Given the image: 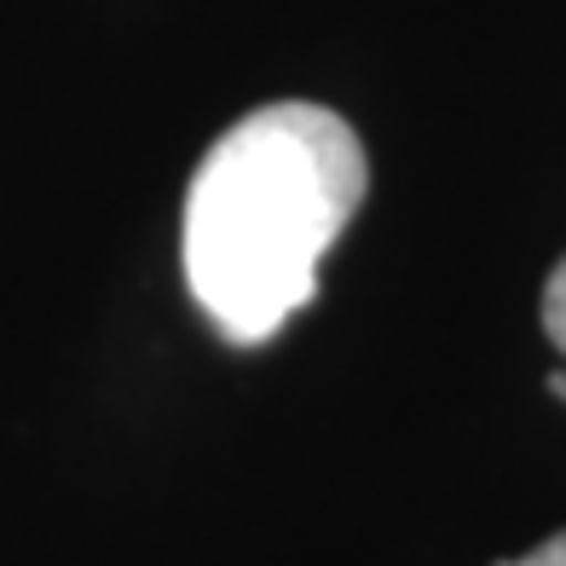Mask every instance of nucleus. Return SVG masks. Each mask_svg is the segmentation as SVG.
<instances>
[{"instance_id": "nucleus-4", "label": "nucleus", "mask_w": 566, "mask_h": 566, "mask_svg": "<svg viewBox=\"0 0 566 566\" xmlns=\"http://www.w3.org/2000/svg\"><path fill=\"white\" fill-rule=\"evenodd\" d=\"M555 399H560V405H566V370H560V376H555Z\"/></svg>"}, {"instance_id": "nucleus-1", "label": "nucleus", "mask_w": 566, "mask_h": 566, "mask_svg": "<svg viewBox=\"0 0 566 566\" xmlns=\"http://www.w3.org/2000/svg\"><path fill=\"white\" fill-rule=\"evenodd\" d=\"M370 186L365 145L324 105H261L209 145L186 191V283L226 342H272L318 295V261Z\"/></svg>"}, {"instance_id": "nucleus-2", "label": "nucleus", "mask_w": 566, "mask_h": 566, "mask_svg": "<svg viewBox=\"0 0 566 566\" xmlns=\"http://www.w3.org/2000/svg\"><path fill=\"white\" fill-rule=\"evenodd\" d=\"M544 329H549V342L566 353V261H560L555 277L544 283Z\"/></svg>"}, {"instance_id": "nucleus-3", "label": "nucleus", "mask_w": 566, "mask_h": 566, "mask_svg": "<svg viewBox=\"0 0 566 566\" xmlns=\"http://www.w3.org/2000/svg\"><path fill=\"white\" fill-rule=\"evenodd\" d=\"M503 566H566V532H555V537H544L532 555H521V560H503Z\"/></svg>"}]
</instances>
